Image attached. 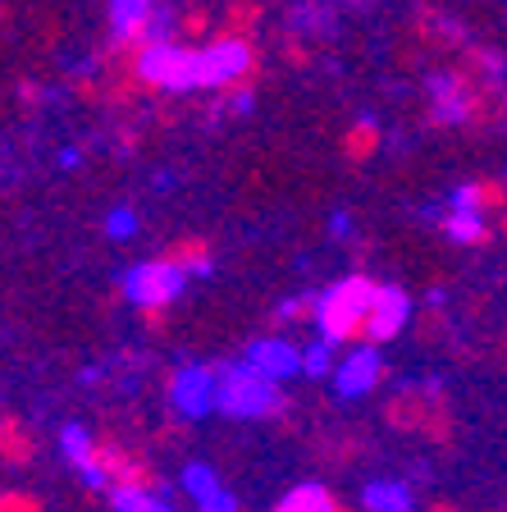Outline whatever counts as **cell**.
Here are the masks:
<instances>
[{"label":"cell","instance_id":"603a6c76","mask_svg":"<svg viewBox=\"0 0 507 512\" xmlns=\"http://www.w3.org/2000/svg\"><path fill=\"white\" fill-rule=\"evenodd\" d=\"M0 512H42L32 494H0Z\"/></svg>","mask_w":507,"mask_h":512},{"label":"cell","instance_id":"e0dca14e","mask_svg":"<svg viewBox=\"0 0 507 512\" xmlns=\"http://www.w3.org/2000/svg\"><path fill=\"white\" fill-rule=\"evenodd\" d=\"M284 508L288 512H343L325 485H297V490L284 499Z\"/></svg>","mask_w":507,"mask_h":512},{"label":"cell","instance_id":"3957f363","mask_svg":"<svg viewBox=\"0 0 507 512\" xmlns=\"http://www.w3.org/2000/svg\"><path fill=\"white\" fill-rule=\"evenodd\" d=\"M138 78L160 92H197V51H183L174 42H151L138 55Z\"/></svg>","mask_w":507,"mask_h":512},{"label":"cell","instance_id":"5bb4252c","mask_svg":"<svg viewBox=\"0 0 507 512\" xmlns=\"http://www.w3.org/2000/svg\"><path fill=\"white\" fill-rule=\"evenodd\" d=\"M361 503H366L370 512H412V494H407V485H398V480H370Z\"/></svg>","mask_w":507,"mask_h":512},{"label":"cell","instance_id":"8992f818","mask_svg":"<svg viewBox=\"0 0 507 512\" xmlns=\"http://www.w3.org/2000/svg\"><path fill=\"white\" fill-rule=\"evenodd\" d=\"M215 394H220V371H211V366H183L169 380V398H174V407L183 416L215 412Z\"/></svg>","mask_w":507,"mask_h":512},{"label":"cell","instance_id":"277c9868","mask_svg":"<svg viewBox=\"0 0 507 512\" xmlns=\"http://www.w3.org/2000/svg\"><path fill=\"white\" fill-rule=\"evenodd\" d=\"M183 284H188V270H183L179 261L160 256V261H142V266L128 270L124 275V298H133L147 311H160L165 302L179 298Z\"/></svg>","mask_w":507,"mask_h":512},{"label":"cell","instance_id":"d6986e66","mask_svg":"<svg viewBox=\"0 0 507 512\" xmlns=\"http://www.w3.org/2000/svg\"><path fill=\"white\" fill-rule=\"evenodd\" d=\"M302 371L307 375H325V371H334V343L329 339H316L307 352H302Z\"/></svg>","mask_w":507,"mask_h":512},{"label":"cell","instance_id":"2e32d148","mask_svg":"<svg viewBox=\"0 0 507 512\" xmlns=\"http://www.w3.org/2000/svg\"><path fill=\"white\" fill-rule=\"evenodd\" d=\"M110 503H115V512H169V503H160L156 494L142 490V485H115Z\"/></svg>","mask_w":507,"mask_h":512},{"label":"cell","instance_id":"7c38bea8","mask_svg":"<svg viewBox=\"0 0 507 512\" xmlns=\"http://www.w3.org/2000/svg\"><path fill=\"white\" fill-rule=\"evenodd\" d=\"M151 10H156V0H110V32L119 42H138L147 32Z\"/></svg>","mask_w":507,"mask_h":512},{"label":"cell","instance_id":"44dd1931","mask_svg":"<svg viewBox=\"0 0 507 512\" xmlns=\"http://www.w3.org/2000/svg\"><path fill=\"white\" fill-rule=\"evenodd\" d=\"M489 197H494V192L476 188V183H462V188L453 192V211H480V206H485Z\"/></svg>","mask_w":507,"mask_h":512},{"label":"cell","instance_id":"7a4b0ae2","mask_svg":"<svg viewBox=\"0 0 507 512\" xmlns=\"http://www.w3.org/2000/svg\"><path fill=\"white\" fill-rule=\"evenodd\" d=\"M275 407H284L279 380H270L256 366H220V394H215V412L252 421V416H270Z\"/></svg>","mask_w":507,"mask_h":512},{"label":"cell","instance_id":"ac0fdd59","mask_svg":"<svg viewBox=\"0 0 507 512\" xmlns=\"http://www.w3.org/2000/svg\"><path fill=\"white\" fill-rule=\"evenodd\" d=\"M183 490L201 503V499H211V494L220 490V480H215L211 467H197V462H192V467H183Z\"/></svg>","mask_w":507,"mask_h":512},{"label":"cell","instance_id":"52a82bcc","mask_svg":"<svg viewBox=\"0 0 507 512\" xmlns=\"http://www.w3.org/2000/svg\"><path fill=\"white\" fill-rule=\"evenodd\" d=\"M380 380H384V362H380V352H375V348H357L348 362L334 366V389L343 398L370 394V389H375Z\"/></svg>","mask_w":507,"mask_h":512},{"label":"cell","instance_id":"6da1fadb","mask_svg":"<svg viewBox=\"0 0 507 512\" xmlns=\"http://www.w3.org/2000/svg\"><path fill=\"white\" fill-rule=\"evenodd\" d=\"M380 298V284L366 275H348L338 279L329 293L316 298V325L329 343H357L366 339V320H370V307Z\"/></svg>","mask_w":507,"mask_h":512},{"label":"cell","instance_id":"9a60e30c","mask_svg":"<svg viewBox=\"0 0 507 512\" xmlns=\"http://www.w3.org/2000/svg\"><path fill=\"white\" fill-rule=\"evenodd\" d=\"M444 229H448L453 243H466V247H480L489 238V224H485V215L480 211H453Z\"/></svg>","mask_w":507,"mask_h":512},{"label":"cell","instance_id":"484cf974","mask_svg":"<svg viewBox=\"0 0 507 512\" xmlns=\"http://www.w3.org/2000/svg\"><path fill=\"white\" fill-rule=\"evenodd\" d=\"M439 512H448V508H439Z\"/></svg>","mask_w":507,"mask_h":512},{"label":"cell","instance_id":"4fadbf2b","mask_svg":"<svg viewBox=\"0 0 507 512\" xmlns=\"http://www.w3.org/2000/svg\"><path fill=\"white\" fill-rule=\"evenodd\" d=\"M32 453H37V444H32L28 426H23L19 416L0 412V458L14 462V467H23V462H32Z\"/></svg>","mask_w":507,"mask_h":512},{"label":"cell","instance_id":"d4e9b609","mask_svg":"<svg viewBox=\"0 0 507 512\" xmlns=\"http://www.w3.org/2000/svg\"><path fill=\"white\" fill-rule=\"evenodd\" d=\"M275 512H288V508H284V503H279V508H275Z\"/></svg>","mask_w":507,"mask_h":512},{"label":"cell","instance_id":"ffe728a7","mask_svg":"<svg viewBox=\"0 0 507 512\" xmlns=\"http://www.w3.org/2000/svg\"><path fill=\"white\" fill-rule=\"evenodd\" d=\"M169 32H174V14H169V5H160L156 0V10H151L147 19V32H142V42H169Z\"/></svg>","mask_w":507,"mask_h":512},{"label":"cell","instance_id":"cb8c5ba5","mask_svg":"<svg viewBox=\"0 0 507 512\" xmlns=\"http://www.w3.org/2000/svg\"><path fill=\"white\" fill-rule=\"evenodd\" d=\"M197 508H201V512H238V499H233L229 490H215L211 499H201Z\"/></svg>","mask_w":507,"mask_h":512},{"label":"cell","instance_id":"5b68a950","mask_svg":"<svg viewBox=\"0 0 507 512\" xmlns=\"http://www.w3.org/2000/svg\"><path fill=\"white\" fill-rule=\"evenodd\" d=\"M252 69V46L238 42V37H224V42L197 51V78L201 87H229L238 78H247Z\"/></svg>","mask_w":507,"mask_h":512},{"label":"cell","instance_id":"30bf717a","mask_svg":"<svg viewBox=\"0 0 507 512\" xmlns=\"http://www.w3.org/2000/svg\"><path fill=\"white\" fill-rule=\"evenodd\" d=\"M247 366L265 371L270 380H288L293 371H302V352H297L288 339H261L247 348Z\"/></svg>","mask_w":507,"mask_h":512},{"label":"cell","instance_id":"9c48e42d","mask_svg":"<svg viewBox=\"0 0 507 512\" xmlns=\"http://www.w3.org/2000/svg\"><path fill=\"white\" fill-rule=\"evenodd\" d=\"M60 444H64V458L83 471L87 485H110V476H106V448L92 444V435H87L83 426H64L60 430Z\"/></svg>","mask_w":507,"mask_h":512},{"label":"cell","instance_id":"ba28073f","mask_svg":"<svg viewBox=\"0 0 507 512\" xmlns=\"http://www.w3.org/2000/svg\"><path fill=\"white\" fill-rule=\"evenodd\" d=\"M407 316H412V302H407V293H402V288H384L380 284V298H375V307H370V320H366V339L370 343L398 339V330L407 325Z\"/></svg>","mask_w":507,"mask_h":512},{"label":"cell","instance_id":"8fae6325","mask_svg":"<svg viewBox=\"0 0 507 512\" xmlns=\"http://www.w3.org/2000/svg\"><path fill=\"white\" fill-rule=\"evenodd\" d=\"M430 106H434V115L444 119V124H457V119L471 115V87H466L462 78H453V74L430 78Z\"/></svg>","mask_w":507,"mask_h":512},{"label":"cell","instance_id":"7402d4cb","mask_svg":"<svg viewBox=\"0 0 507 512\" xmlns=\"http://www.w3.org/2000/svg\"><path fill=\"white\" fill-rule=\"evenodd\" d=\"M133 229H138V215L128 211V206H119V211L106 215V234H110V238H128Z\"/></svg>","mask_w":507,"mask_h":512}]
</instances>
